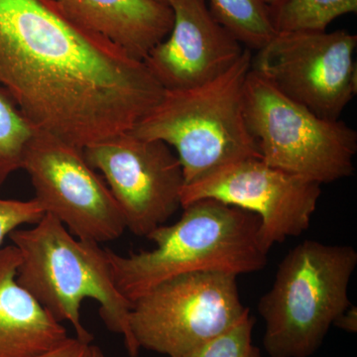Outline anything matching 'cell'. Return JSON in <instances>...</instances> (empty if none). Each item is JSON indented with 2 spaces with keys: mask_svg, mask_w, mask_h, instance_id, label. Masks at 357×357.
I'll use <instances>...</instances> for the list:
<instances>
[{
  "mask_svg": "<svg viewBox=\"0 0 357 357\" xmlns=\"http://www.w3.org/2000/svg\"><path fill=\"white\" fill-rule=\"evenodd\" d=\"M93 344L81 342L77 337H69L62 344L36 357H91Z\"/></svg>",
  "mask_w": 357,
  "mask_h": 357,
  "instance_id": "obj_20",
  "label": "cell"
},
{
  "mask_svg": "<svg viewBox=\"0 0 357 357\" xmlns=\"http://www.w3.org/2000/svg\"><path fill=\"white\" fill-rule=\"evenodd\" d=\"M277 32L326 31L333 20L357 13V0H286L270 8Z\"/></svg>",
  "mask_w": 357,
  "mask_h": 357,
  "instance_id": "obj_16",
  "label": "cell"
},
{
  "mask_svg": "<svg viewBox=\"0 0 357 357\" xmlns=\"http://www.w3.org/2000/svg\"><path fill=\"white\" fill-rule=\"evenodd\" d=\"M267 6H269L270 8H273V7H276L280 6V4L285 2L286 0H262Z\"/></svg>",
  "mask_w": 357,
  "mask_h": 357,
  "instance_id": "obj_22",
  "label": "cell"
},
{
  "mask_svg": "<svg viewBox=\"0 0 357 357\" xmlns=\"http://www.w3.org/2000/svg\"><path fill=\"white\" fill-rule=\"evenodd\" d=\"M157 1L163 2V3L169 4V6H170V2L172 1V0H157Z\"/></svg>",
  "mask_w": 357,
  "mask_h": 357,
  "instance_id": "obj_24",
  "label": "cell"
},
{
  "mask_svg": "<svg viewBox=\"0 0 357 357\" xmlns=\"http://www.w3.org/2000/svg\"><path fill=\"white\" fill-rule=\"evenodd\" d=\"M260 218L250 211L202 199L184 206L177 222L148 234L152 250L121 256L107 249L112 279L133 303L181 275L222 272L238 276L266 266L268 252L259 239Z\"/></svg>",
  "mask_w": 357,
  "mask_h": 357,
  "instance_id": "obj_2",
  "label": "cell"
},
{
  "mask_svg": "<svg viewBox=\"0 0 357 357\" xmlns=\"http://www.w3.org/2000/svg\"><path fill=\"white\" fill-rule=\"evenodd\" d=\"M245 49L217 79L196 88L165 91L161 100L129 132L172 146L185 185L237 160L259 157L244 115V86L251 70Z\"/></svg>",
  "mask_w": 357,
  "mask_h": 357,
  "instance_id": "obj_4",
  "label": "cell"
},
{
  "mask_svg": "<svg viewBox=\"0 0 357 357\" xmlns=\"http://www.w3.org/2000/svg\"><path fill=\"white\" fill-rule=\"evenodd\" d=\"M20 255L0 248V357H36L69 338L67 330L16 280Z\"/></svg>",
  "mask_w": 357,
  "mask_h": 357,
  "instance_id": "obj_14",
  "label": "cell"
},
{
  "mask_svg": "<svg viewBox=\"0 0 357 357\" xmlns=\"http://www.w3.org/2000/svg\"><path fill=\"white\" fill-rule=\"evenodd\" d=\"M236 275H181L132 303L129 323L139 349L178 357L236 326L249 312Z\"/></svg>",
  "mask_w": 357,
  "mask_h": 357,
  "instance_id": "obj_7",
  "label": "cell"
},
{
  "mask_svg": "<svg viewBox=\"0 0 357 357\" xmlns=\"http://www.w3.org/2000/svg\"><path fill=\"white\" fill-rule=\"evenodd\" d=\"M9 238L20 255L16 280L54 318L70 323L77 340L91 344L81 307L84 300H95L105 326L123 337L129 356H138L129 323L132 303L115 286L107 249L73 236L48 213L31 229L14 230Z\"/></svg>",
  "mask_w": 357,
  "mask_h": 357,
  "instance_id": "obj_3",
  "label": "cell"
},
{
  "mask_svg": "<svg viewBox=\"0 0 357 357\" xmlns=\"http://www.w3.org/2000/svg\"><path fill=\"white\" fill-rule=\"evenodd\" d=\"M46 215L36 199H0V246L4 238L23 225H35Z\"/></svg>",
  "mask_w": 357,
  "mask_h": 357,
  "instance_id": "obj_19",
  "label": "cell"
},
{
  "mask_svg": "<svg viewBox=\"0 0 357 357\" xmlns=\"http://www.w3.org/2000/svg\"><path fill=\"white\" fill-rule=\"evenodd\" d=\"M356 35L277 32L251 61V70L321 119L338 121L356 95Z\"/></svg>",
  "mask_w": 357,
  "mask_h": 357,
  "instance_id": "obj_8",
  "label": "cell"
},
{
  "mask_svg": "<svg viewBox=\"0 0 357 357\" xmlns=\"http://www.w3.org/2000/svg\"><path fill=\"white\" fill-rule=\"evenodd\" d=\"M119 204L126 229L147 237L181 206L184 174L177 155L160 140L123 132L83 149Z\"/></svg>",
  "mask_w": 357,
  "mask_h": 357,
  "instance_id": "obj_10",
  "label": "cell"
},
{
  "mask_svg": "<svg viewBox=\"0 0 357 357\" xmlns=\"http://www.w3.org/2000/svg\"><path fill=\"white\" fill-rule=\"evenodd\" d=\"M321 185L265 163L259 157L237 160L185 185L181 206L213 199L260 218L259 239L268 251L309 229Z\"/></svg>",
  "mask_w": 357,
  "mask_h": 357,
  "instance_id": "obj_11",
  "label": "cell"
},
{
  "mask_svg": "<svg viewBox=\"0 0 357 357\" xmlns=\"http://www.w3.org/2000/svg\"><path fill=\"white\" fill-rule=\"evenodd\" d=\"M255 319L248 312L236 326L178 357H262L253 344Z\"/></svg>",
  "mask_w": 357,
  "mask_h": 357,
  "instance_id": "obj_18",
  "label": "cell"
},
{
  "mask_svg": "<svg viewBox=\"0 0 357 357\" xmlns=\"http://www.w3.org/2000/svg\"><path fill=\"white\" fill-rule=\"evenodd\" d=\"M21 169L29 175L35 199L73 236L96 243L119 238L126 229L123 213L83 150L36 130Z\"/></svg>",
  "mask_w": 357,
  "mask_h": 357,
  "instance_id": "obj_9",
  "label": "cell"
},
{
  "mask_svg": "<svg viewBox=\"0 0 357 357\" xmlns=\"http://www.w3.org/2000/svg\"><path fill=\"white\" fill-rule=\"evenodd\" d=\"M70 17L136 60L168 36L172 7L157 0H55Z\"/></svg>",
  "mask_w": 357,
  "mask_h": 357,
  "instance_id": "obj_13",
  "label": "cell"
},
{
  "mask_svg": "<svg viewBox=\"0 0 357 357\" xmlns=\"http://www.w3.org/2000/svg\"><path fill=\"white\" fill-rule=\"evenodd\" d=\"M36 129L0 86V188L21 169L23 155Z\"/></svg>",
  "mask_w": 357,
  "mask_h": 357,
  "instance_id": "obj_17",
  "label": "cell"
},
{
  "mask_svg": "<svg viewBox=\"0 0 357 357\" xmlns=\"http://www.w3.org/2000/svg\"><path fill=\"white\" fill-rule=\"evenodd\" d=\"M356 265L354 246L314 241H303L284 257L257 306L268 356L310 357L319 351L351 305L349 285Z\"/></svg>",
  "mask_w": 357,
  "mask_h": 357,
  "instance_id": "obj_5",
  "label": "cell"
},
{
  "mask_svg": "<svg viewBox=\"0 0 357 357\" xmlns=\"http://www.w3.org/2000/svg\"><path fill=\"white\" fill-rule=\"evenodd\" d=\"M91 357H105L102 354V349L96 345H93V356Z\"/></svg>",
  "mask_w": 357,
  "mask_h": 357,
  "instance_id": "obj_23",
  "label": "cell"
},
{
  "mask_svg": "<svg viewBox=\"0 0 357 357\" xmlns=\"http://www.w3.org/2000/svg\"><path fill=\"white\" fill-rule=\"evenodd\" d=\"M173 26L144 64L165 91L196 88L229 70L243 45L215 20L208 0H172Z\"/></svg>",
  "mask_w": 357,
  "mask_h": 357,
  "instance_id": "obj_12",
  "label": "cell"
},
{
  "mask_svg": "<svg viewBox=\"0 0 357 357\" xmlns=\"http://www.w3.org/2000/svg\"><path fill=\"white\" fill-rule=\"evenodd\" d=\"M244 115L265 163L321 185L354 175L356 131L293 102L253 70L244 86Z\"/></svg>",
  "mask_w": 357,
  "mask_h": 357,
  "instance_id": "obj_6",
  "label": "cell"
},
{
  "mask_svg": "<svg viewBox=\"0 0 357 357\" xmlns=\"http://www.w3.org/2000/svg\"><path fill=\"white\" fill-rule=\"evenodd\" d=\"M0 86L36 130L82 150L130 131L165 93L55 0H0Z\"/></svg>",
  "mask_w": 357,
  "mask_h": 357,
  "instance_id": "obj_1",
  "label": "cell"
},
{
  "mask_svg": "<svg viewBox=\"0 0 357 357\" xmlns=\"http://www.w3.org/2000/svg\"><path fill=\"white\" fill-rule=\"evenodd\" d=\"M333 326L345 332L356 333L357 332V307L351 305L335 319Z\"/></svg>",
  "mask_w": 357,
  "mask_h": 357,
  "instance_id": "obj_21",
  "label": "cell"
},
{
  "mask_svg": "<svg viewBox=\"0 0 357 357\" xmlns=\"http://www.w3.org/2000/svg\"><path fill=\"white\" fill-rule=\"evenodd\" d=\"M211 13L246 49L259 50L275 35L271 10L262 0H208Z\"/></svg>",
  "mask_w": 357,
  "mask_h": 357,
  "instance_id": "obj_15",
  "label": "cell"
}]
</instances>
